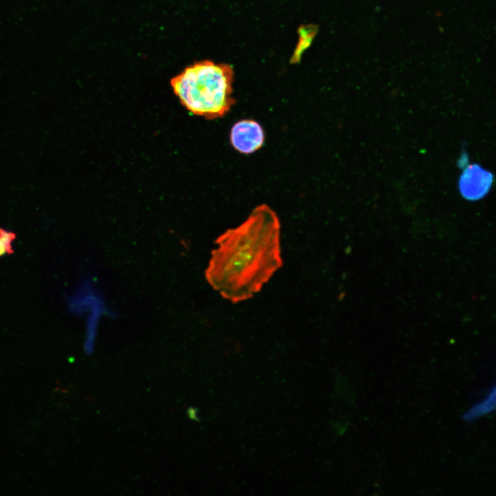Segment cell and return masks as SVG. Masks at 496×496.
Listing matches in <instances>:
<instances>
[{"label":"cell","mask_w":496,"mask_h":496,"mask_svg":"<svg viewBox=\"0 0 496 496\" xmlns=\"http://www.w3.org/2000/svg\"><path fill=\"white\" fill-rule=\"evenodd\" d=\"M0 236L6 247L7 254H13L12 242L16 238L15 234L0 228Z\"/></svg>","instance_id":"cell-6"},{"label":"cell","mask_w":496,"mask_h":496,"mask_svg":"<svg viewBox=\"0 0 496 496\" xmlns=\"http://www.w3.org/2000/svg\"><path fill=\"white\" fill-rule=\"evenodd\" d=\"M6 254H7V251H6V247L4 245V243L3 242L0 236V257L4 256Z\"/></svg>","instance_id":"cell-7"},{"label":"cell","mask_w":496,"mask_h":496,"mask_svg":"<svg viewBox=\"0 0 496 496\" xmlns=\"http://www.w3.org/2000/svg\"><path fill=\"white\" fill-rule=\"evenodd\" d=\"M300 42L298 45L296 53L294 55V56H296L297 59L298 56H300L303 50L306 49L311 43V41L314 35V30L313 28H303L302 29V32H300Z\"/></svg>","instance_id":"cell-5"},{"label":"cell","mask_w":496,"mask_h":496,"mask_svg":"<svg viewBox=\"0 0 496 496\" xmlns=\"http://www.w3.org/2000/svg\"><path fill=\"white\" fill-rule=\"evenodd\" d=\"M232 81L229 66L204 61L186 68L171 84L189 112L211 120L226 115L233 106Z\"/></svg>","instance_id":"cell-2"},{"label":"cell","mask_w":496,"mask_h":496,"mask_svg":"<svg viewBox=\"0 0 496 496\" xmlns=\"http://www.w3.org/2000/svg\"><path fill=\"white\" fill-rule=\"evenodd\" d=\"M216 245L205 277L233 302L253 297L282 265L280 221L267 205L257 206L241 225L223 233Z\"/></svg>","instance_id":"cell-1"},{"label":"cell","mask_w":496,"mask_h":496,"mask_svg":"<svg viewBox=\"0 0 496 496\" xmlns=\"http://www.w3.org/2000/svg\"><path fill=\"white\" fill-rule=\"evenodd\" d=\"M493 174L480 165H468L459 180V189L462 196L470 200L484 197L492 186Z\"/></svg>","instance_id":"cell-4"},{"label":"cell","mask_w":496,"mask_h":496,"mask_svg":"<svg viewBox=\"0 0 496 496\" xmlns=\"http://www.w3.org/2000/svg\"><path fill=\"white\" fill-rule=\"evenodd\" d=\"M230 141L236 150L244 154H249L262 146L265 133L262 126L257 121L243 119L232 126Z\"/></svg>","instance_id":"cell-3"}]
</instances>
